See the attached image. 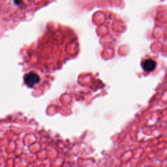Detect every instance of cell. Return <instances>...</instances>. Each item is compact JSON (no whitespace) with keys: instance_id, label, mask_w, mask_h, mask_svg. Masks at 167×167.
<instances>
[{"instance_id":"cell-1","label":"cell","mask_w":167,"mask_h":167,"mask_svg":"<svg viewBox=\"0 0 167 167\" xmlns=\"http://www.w3.org/2000/svg\"><path fill=\"white\" fill-rule=\"evenodd\" d=\"M40 82V77L37 73L30 72L24 76V82L26 84L30 87L33 88L37 84Z\"/></svg>"},{"instance_id":"cell-2","label":"cell","mask_w":167,"mask_h":167,"mask_svg":"<svg viewBox=\"0 0 167 167\" xmlns=\"http://www.w3.org/2000/svg\"><path fill=\"white\" fill-rule=\"evenodd\" d=\"M142 69L147 72H152L155 70V67H156V63L154 60L148 59H146L145 61L142 63Z\"/></svg>"}]
</instances>
